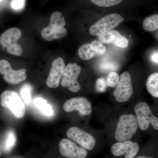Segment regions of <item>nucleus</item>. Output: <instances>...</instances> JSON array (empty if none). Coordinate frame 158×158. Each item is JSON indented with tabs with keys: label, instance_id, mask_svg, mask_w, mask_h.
Instances as JSON below:
<instances>
[{
	"label": "nucleus",
	"instance_id": "c756f323",
	"mask_svg": "<svg viewBox=\"0 0 158 158\" xmlns=\"http://www.w3.org/2000/svg\"><path fill=\"white\" fill-rule=\"evenodd\" d=\"M134 158H154L150 156H138L136 157H134Z\"/></svg>",
	"mask_w": 158,
	"mask_h": 158
},
{
	"label": "nucleus",
	"instance_id": "0eeeda50",
	"mask_svg": "<svg viewBox=\"0 0 158 158\" xmlns=\"http://www.w3.org/2000/svg\"><path fill=\"white\" fill-rule=\"evenodd\" d=\"M26 72L25 69L13 70L10 63L7 60H0V73L4 76V80L9 84L16 85L25 81L27 77Z\"/></svg>",
	"mask_w": 158,
	"mask_h": 158
},
{
	"label": "nucleus",
	"instance_id": "2f4dec72",
	"mask_svg": "<svg viewBox=\"0 0 158 158\" xmlns=\"http://www.w3.org/2000/svg\"><path fill=\"white\" fill-rule=\"evenodd\" d=\"M0 154H1V152H0Z\"/></svg>",
	"mask_w": 158,
	"mask_h": 158
},
{
	"label": "nucleus",
	"instance_id": "393cba45",
	"mask_svg": "<svg viewBox=\"0 0 158 158\" xmlns=\"http://www.w3.org/2000/svg\"><path fill=\"white\" fill-rule=\"evenodd\" d=\"M90 44L92 45L96 55L102 56L106 51V48L104 44L100 40H94Z\"/></svg>",
	"mask_w": 158,
	"mask_h": 158
},
{
	"label": "nucleus",
	"instance_id": "aec40b11",
	"mask_svg": "<svg viewBox=\"0 0 158 158\" xmlns=\"http://www.w3.org/2000/svg\"><path fill=\"white\" fill-rule=\"evenodd\" d=\"M120 35L121 34L118 31H111L99 36L98 38L100 41H101L103 43H113L116 38Z\"/></svg>",
	"mask_w": 158,
	"mask_h": 158
},
{
	"label": "nucleus",
	"instance_id": "412c9836",
	"mask_svg": "<svg viewBox=\"0 0 158 158\" xmlns=\"http://www.w3.org/2000/svg\"><path fill=\"white\" fill-rule=\"evenodd\" d=\"M16 141V136L14 132L13 131H9L4 144L5 151L6 152H10L15 146Z\"/></svg>",
	"mask_w": 158,
	"mask_h": 158
},
{
	"label": "nucleus",
	"instance_id": "bb28decb",
	"mask_svg": "<svg viewBox=\"0 0 158 158\" xmlns=\"http://www.w3.org/2000/svg\"><path fill=\"white\" fill-rule=\"evenodd\" d=\"M107 85L106 80L102 77L99 78L96 80V90L99 93H103L106 90Z\"/></svg>",
	"mask_w": 158,
	"mask_h": 158
},
{
	"label": "nucleus",
	"instance_id": "f03ea898",
	"mask_svg": "<svg viewBox=\"0 0 158 158\" xmlns=\"http://www.w3.org/2000/svg\"><path fill=\"white\" fill-rule=\"evenodd\" d=\"M124 20V18L118 13L108 14L94 24L89 29V33L92 36L99 37L112 31Z\"/></svg>",
	"mask_w": 158,
	"mask_h": 158
},
{
	"label": "nucleus",
	"instance_id": "6e6552de",
	"mask_svg": "<svg viewBox=\"0 0 158 158\" xmlns=\"http://www.w3.org/2000/svg\"><path fill=\"white\" fill-rule=\"evenodd\" d=\"M66 135L71 140L88 150H92L96 144V140L92 135L78 127H70L67 131Z\"/></svg>",
	"mask_w": 158,
	"mask_h": 158
},
{
	"label": "nucleus",
	"instance_id": "423d86ee",
	"mask_svg": "<svg viewBox=\"0 0 158 158\" xmlns=\"http://www.w3.org/2000/svg\"><path fill=\"white\" fill-rule=\"evenodd\" d=\"M133 94L132 83L131 74L124 72L119 77L117 87L113 92L116 100L119 102L128 101Z\"/></svg>",
	"mask_w": 158,
	"mask_h": 158
},
{
	"label": "nucleus",
	"instance_id": "c85d7f7f",
	"mask_svg": "<svg viewBox=\"0 0 158 158\" xmlns=\"http://www.w3.org/2000/svg\"><path fill=\"white\" fill-rule=\"evenodd\" d=\"M158 53L157 52L154 53L152 56V60L156 63L158 64Z\"/></svg>",
	"mask_w": 158,
	"mask_h": 158
},
{
	"label": "nucleus",
	"instance_id": "20e7f679",
	"mask_svg": "<svg viewBox=\"0 0 158 158\" xmlns=\"http://www.w3.org/2000/svg\"><path fill=\"white\" fill-rule=\"evenodd\" d=\"M136 118L140 129L146 131L150 123L154 128L158 130V118L153 114L149 106L144 102H140L135 107Z\"/></svg>",
	"mask_w": 158,
	"mask_h": 158
},
{
	"label": "nucleus",
	"instance_id": "f8f14e48",
	"mask_svg": "<svg viewBox=\"0 0 158 158\" xmlns=\"http://www.w3.org/2000/svg\"><path fill=\"white\" fill-rule=\"evenodd\" d=\"M65 67V62L61 57H59L53 61L52 68L47 80L48 87L53 88L59 87Z\"/></svg>",
	"mask_w": 158,
	"mask_h": 158
},
{
	"label": "nucleus",
	"instance_id": "6ab92c4d",
	"mask_svg": "<svg viewBox=\"0 0 158 158\" xmlns=\"http://www.w3.org/2000/svg\"><path fill=\"white\" fill-rule=\"evenodd\" d=\"M65 23L64 16L61 12L56 11L52 13L50 20V25L55 28H65Z\"/></svg>",
	"mask_w": 158,
	"mask_h": 158
},
{
	"label": "nucleus",
	"instance_id": "9d476101",
	"mask_svg": "<svg viewBox=\"0 0 158 158\" xmlns=\"http://www.w3.org/2000/svg\"><path fill=\"white\" fill-rule=\"evenodd\" d=\"M63 108L64 111L68 113L77 110L83 116L90 115L92 111V105L90 101L83 97L69 99L65 102Z\"/></svg>",
	"mask_w": 158,
	"mask_h": 158
},
{
	"label": "nucleus",
	"instance_id": "dca6fc26",
	"mask_svg": "<svg viewBox=\"0 0 158 158\" xmlns=\"http://www.w3.org/2000/svg\"><path fill=\"white\" fill-rule=\"evenodd\" d=\"M79 56L83 60H89L96 55L95 52L90 44H83L78 50Z\"/></svg>",
	"mask_w": 158,
	"mask_h": 158
},
{
	"label": "nucleus",
	"instance_id": "f257e3e1",
	"mask_svg": "<svg viewBox=\"0 0 158 158\" xmlns=\"http://www.w3.org/2000/svg\"><path fill=\"white\" fill-rule=\"evenodd\" d=\"M135 116L132 114L120 116L115 133V138L118 142L128 141L132 138L138 128Z\"/></svg>",
	"mask_w": 158,
	"mask_h": 158
},
{
	"label": "nucleus",
	"instance_id": "5701e85b",
	"mask_svg": "<svg viewBox=\"0 0 158 158\" xmlns=\"http://www.w3.org/2000/svg\"><path fill=\"white\" fill-rule=\"evenodd\" d=\"M32 90V87L29 84H25L23 85L21 89V96L27 104H29L31 102Z\"/></svg>",
	"mask_w": 158,
	"mask_h": 158
},
{
	"label": "nucleus",
	"instance_id": "b1692460",
	"mask_svg": "<svg viewBox=\"0 0 158 158\" xmlns=\"http://www.w3.org/2000/svg\"><path fill=\"white\" fill-rule=\"evenodd\" d=\"M119 76L117 73L112 72L108 74L106 81V85L112 88H115L119 81Z\"/></svg>",
	"mask_w": 158,
	"mask_h": 158
},
{
	"label": "nucleus",
	"instance_id": "4be33fe9",
	"mask_svg": "<svg viewBox=\"0 0 158 158\" xmlns=\"http://www.w3.org/2000/svg\"><path fill=\"white\" fill-rule=\"evenodd\" d=\"M95 6L102 8H109L116 6L122 2L123 0H90Z\"/></svg>",
	"mask_w": 158,
	"mask_h": 158
},
{
	"label": "nucleus",
	"instance_id": "1a4fd4ad",
	"mask_svg": "<svg viewBox=\"0 0 158 158\" xmlns=\"http://www.w3.org/2000/svg\"><path fill=\"white\" fill-rule=\"evenodd\" d=\"M59 148L61 154L67 158H85L88 155V152L85 148L66 138L60 141Z\"/></svg>",
	"mask_w": 158,
	"mask_h": 158
},
{
	"label": "nucleus",
	"instance_id": "39448f33",
	"mask_svg": "<svg viewBox=\"0 0 158 158\" xmlns=\"http://www.w3.org/2000/svg\"><path fill=\"white\" fill-rule=\"evenodd\" d=\"M81 68L77 63H69L65 66L62 77L61 85L74 93L78 92L81 86L78 77L81 73Z\"/></svg>",
	"mask_w": 158,
	"mask_h": 158
},
{
	"label": "nucleus",
	"instance_id": "2eb2a0df",
	"mask_svg": "<svg viewBox=\"0 0 158 158\" xmlns=\"http://www.w3.org/2000/svg\"><path fill=\"white\" fill-rule=\"evenodd\" d=\"M146 88L148 93L152 97L158 98V73L152 74L148 78Z\"/></svg>",
	"mask_w": 158,
	"mask_h": 158
},
{
	"label": "nucleus",
	"instance_id": "a211bd4d",
	"mask_svg": "<svg viewBox=\"0 0 158 158\" xmlns=\"http://www.w3.org/2000/svg\"><path fill=\"white\" fill-rule=\"evenodd\" d=\"M143 28L147 31H153L158 29V14L152 15L144 19Z\"/></svg>",
	"mask_w": 158,
	"mask_h": 158
},
{
	"label": "nucleus",
	"instance_id": "f3484780",
	"mask_svg": "<svg viewBox=\"0 0 158 158\" xmlns=\"http://www.w3.org/2000/svg\"><path fill=\"white\" fill-rule=\"evenodd\" d=\"M34 102L37 107L44 115L51 116L53 115L52 106L48 104L45 99L41 98H37L34 100Z\"/></svg>",
	"mask_w": 158,
	"mask_h": 158
},
{
	"label": "nucleus",
	"instance_id": "a878e982",
	"mask_svg": "<svg viewBox=\"0 0 158 158\" xmlns=\"http://www.w3.org/2000/svg\"><path fill=\"white\" fill-rule=\"evenodd\" d=\"M113 44L118 47L124 48L128 46L129 41L125 36L120 35L116 38Z\"/></svg>",
	"mask_w": 158,
	"mask_h": 158
},
{
	"label": "nucleus",
	"instance_id": "7ed1b4c3",
	"mask_svg": "<svg viewBox=\"0 0 158 158\" xmlns=\"http://www.w3.org/2000/svg\"><path fill=\"white\" fill-rule=\"evenodd\" d=\"M1 104L8 108L16 118H22L25 114V106L17 93L12 90H6L1 95Z\"/></svg>",
	"mask_w": 158,
	"mask_h": 158
},
{
	"label": "nucleus",
	"instance_id": "9b49d317",
	"mask_svg": "<svg viewBox=\"0 0 158 158\" xmlns=\"http://www.w3.org/2000/svg\"><path fill=\"white\" fill-rule=\"evenodd\" d=\"M139 151L138 143L130 140L117 142L111 148L113 155L116 156H124L125 158H134Z\"/></svg>",
	"mask_w": 158,
	"mask_h": 158
},
{
	"label": "nucleus",
	"instance_id": "4468645a",
	"mask_svg": "<svg viewBox=\"0 0 158 158\" xmlns=\"http://www.w3.org/2000/svg\"><path fill=\"white\" fill-rule=\"evenodd\" d=\"M67 33V30L65 28H55L48 26L43 29L41 36L47 41H52L62 39L66 36Z\"/></svg>",
	"mask_w": 158,
	"mask_h": 158
},
{
	"label": "nucleus",
	"instance_id": "7c9ffc66",
	"mask_svg": "<svg viewBox=\"0 0 158 158\" xmlns=\"http://www.w3.org/2000/svg\"><path fill=\"white\" fill-rule=\"evenodd\" d=\"M3 0H0V2H2V1Z\"/></svg>",
	"mask_w": 158,
	"mask_h": 158
},
{
	"label": "nucleus",
	"instance_id": "ddd939ff",
	"mask_svg": "<svg viewBox=\"0 0 158 158\" xmlns=\"http://www.w3.org/2000/svg\"><path fill=\"white\" fill-rule=\"evenodd\" d=\"M21 36L22 32L19 29L11 28L1 35L0 44L5 48H10L17 44V41Z\"/></svg>",
	"mask_w": 158,
	"mask_h": 158
},
{
	"label": "nucleus",
	"instance_id": "cd10ccee",
	"mask_svg": "<svg viewBox=\"0 0 158 158\" xmlns=\"http://www.w3.org/2000/svg\"><path fill=\"white\" fill-rule=\"evenodd\" d=\"M26 0H12L11 7L16 11L22 10L25 6Z\"/></svg>",
	"mask_w": 158,
	"mask_h": 158
}]
</instances>
